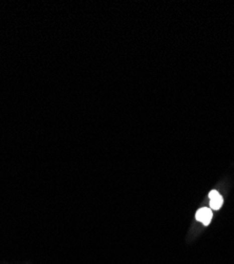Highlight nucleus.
<instances>
[{
	"label": "nucleus",
	"mask_w": 234,
	"mask_h": 264,
	"mask_svg": "<svg viewBox=\"0 0 234 264\" xmlns=\"http://www.w3.org/2000/svg\"><path fill=\"white\" fill-rule=\"evenodd\" d=\"M212 217H213V214H212V209L209 207H203L199 208L196 211L195 218L200 223H203L204 225H209L210 222L212 220Z\"/></svg>",
	"instance_id": "1"
},
{
	"label": "nucleus",
	"mask_w": 234,
	"mask_h": 264,
	"mask_svg": "<svg viewBox=\"0 0 234 264\" xmlns=\"http://www.w3.org/2000/svg\"><path fill=\"white\" fill-rule=\"evenodd\" d=\"M209 199H210V208L213 210H218L222 203H224V199L220 196V194L217 190H211L209 194Z\"/></svg>",
	"instance_id": "2"
}]
</instances>
